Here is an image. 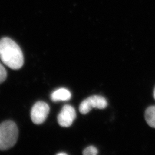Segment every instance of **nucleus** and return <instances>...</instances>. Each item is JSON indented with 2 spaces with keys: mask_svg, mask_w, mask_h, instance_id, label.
I'll return each instance as SVG.
<instances>
[{
  "mask_svg": "<svg viewBox=\"0 0 155 155\" xmlns=\"http://www.w3.org/2000/svg\"><path fill=\"white\" fill-rule=\"evenodd\" d=\"M0 59L13 70H18L24 64V56L20 47L9 38L0 40Z\"/></svg>",
  "mask_w": 155,
  "mask_h": 155,
  "instance_id": "nucleus-1",
  "label": "nucleus"
},
{
  "mask_svg": "<svg viewBox=\"0 0 155 155\" xmlns=\"http://www.w3.org/2000/svg\"><path fill=\"white\" fill-rule=\"evenodd\" d=\"M18 130L16 124L12 121H6L0 124V150L11 148L16 144Z\"/></svg>",
  "mask_w": 155,
  "mask_h": 155,
  "instance_id": "nucleus-2",
  "label": "nucleus"
},
{
  "mask_svg": "<svg viewBox=\"0 0 155 155\" xmlns=\"http://www.w3.org/2000/svg\"><path fill=\"white\" fill-rule=\"evenodd\" d=\"M107 106L105 98L100 95H93L84 100L79 105V111L85 114L89 113L92 108L104 109Z\"/></svg>",
  "mask_w": 155,
  "mask_h": 155,
  "instance_id": "nucleus-3",
  "label": "nucleus"
},
{
  "mask_svg": "<svg viewBox=\"0 0 155 155\" xmlns=\"http://www.w3.org/2000/svg\"><path fill=\"white\" fill-rule=\"evenodd\" d=\"M50 111V107L48 105L43 101H39L33 105L31 117L32 122L35 124H41L45 122L47 118Z\"/></svg>",
  "mask_w": 155,
  "mask_h": 155,
  "instance_id": "nucleus-4",
  "label": "nucleus"
},
{
  "mask_svg": "<svg viewBox=\"0 0 155 155\" xmlns=\"http://www.w3.org/2000/svg\"><path fill=\"white\" fill-rule=\"evenodd\" d=\"M76 118V111L72 106L66 105L58 116V121L62 127H69Z\"/></svg>",
  "mask_w": 155,
  "mask_h": 155,
  "instance_id": "nucleus-5",
  "label": "nucleus"
},
{
  "mask_svg": "<svg viewBox=\"0 0 155 155\" xmlns=\"http://www.w3.org/2000/svg\"><path fill=\"white\" fill-rule=\"evenodd\" d=\"M71 98V94L70 91L64 88L57 89L51 95V98L54 102L68 101Z\"/></svg>",
  "mask_w": 155,
  "mask_h": 155,
  "instance_id": "nucleus-6",
  "label": "nucleus"
},
{
  "mask_svg": "<svg viewBox=\"0 0 155 155\" xmlns=\"http://www.w3.org/2000/svg\"><path fill=\"white\" fill-rule=\"evenodd\" d=\"M145 120L150 127L155 128V106L147 108L145 113Z\"/></svg>",
  "mask_w": 155,
  "mask_h": 155,
  "instance_id": "nucleus-7",
  "label": "nucleus"
},
{
  "mask_svg": "<svg viewBox=\"0 0 155 155\" xmlns=\"http://www.w3.org/2000/svg\"><path fill=\"white\" fill-rule=\"evenodd\" d=\"M83 154L84 155H96L98 154V150L93 146H90L83 150Z\"/></svg>",
  "mask_w": 155,
  "mask_h": 155,
  "instance_id": "nucleus-8",
  "label": "nucleus"
},
{
  "mask_svg": "<svg viewBox=\"0 0 155 155\" xmlns=\"http://www.w3.org/2000/svg\"><path fill=\"white\" fill-rule=\"evenodd\" d=\"M7 77V72L5 67L0 63V84L3 83Z\"/></svg>",
  "mask_w": 155,
  "mask_h": 155,
  "instance_id": "nucleus-9",
  "label": "nucleus"
},
{
  "mask_svg": "<svg viewBox=\"0 0 155 155\" xmlns=\"http://www.w3.org/2000/svg\"><path fill=\"white\" fill-rule=\"evenodd\" d=\"M58 155H66V153H58Z\"/></svg>",
  "mask_w": 155,
  "mask_h": 155,
  "instance_id": "nucleus-10",
  "label": "nucleus"
},
{
  "mask_svg": "<svg viewBox=\"0 0 155 155\" xmlns=\"http://www.w3.org/2000/svg\"><path fill=\"white\" fill-rule=\"evenodd\" d=\"M154 98H155V91H154Z\"/></svg>",
  "mask_w": 155,
  "mask_h": 155,
  "instance_id": "nucleus-11",
  "label": "nucleus"
}]
</instances>
